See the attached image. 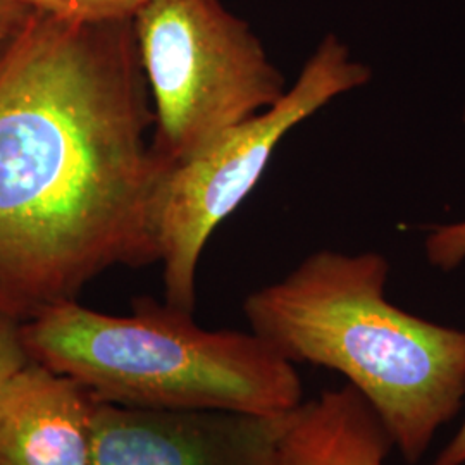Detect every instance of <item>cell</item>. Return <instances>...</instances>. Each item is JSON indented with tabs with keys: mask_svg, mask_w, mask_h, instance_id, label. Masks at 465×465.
<instances>
[{
	"mask_svg": "<svg viewBox=\"0 0 465 465\" xmlns=\"http://www.w3.org/2000/svg\"><path fill=\"white\" fill-rule=\"evenodd\" d=\"M134 19L35 11L0 55V317L26 322L117 266L159 262L173 166Z\"/></svg>",
	"mask_w": 465,
	"mask_h": 465,
	"instance_id": "cell-1",
	"label": "cell"
},
{
	"mask_svg": "<svg viewBox=\"0 0 465 465\" xmlns=\"http://www.w3.org/2000/svg\"><path fill=\"white\" fill-rule=\"evenodd\" d=\"M388 274L381 253L321 250L250 293L243 314L288 362L343 374L416 464L464 403L465 331L393 305Z\"/></svg>",
	"mask_w": 465,
	"mask_h": 465,
	"instance_id": "cell-2",
	"label": "cell"
},
{
	"mask_svg": "<svg viewBox=\"0 0 465 465\" xmlns=\"http://www.w3.org/2000/svg\"><path fill=\"white\" fill-rule=\"evenodd\" d=\"M132 307L111 316L59 303L19 324L23 347L99 403L280 417L303 401L295 364L255 332L203 330L193 312L150 297Z\"/></svg>",
	"mask_w": 465,
	"mask_h": 465,
	"instance_id": "cell-3",
	"label": "cell"
},
{
	"mask_svg": "<svg viewBox=\"0 0 465 465\" xmlns=\"http://www.w3.org/2000/svg\"><path fill=\"white\" fill-rule=\"evenodd\" d=\"M134 30L153 114L152 145L169 166L288 90L257 35L219 0H150L134 15Z\"/></svg>",
	"mask_w": 465,
	"mask_h": 465,
	"instance_id": "cell-4",
	"label": "cell"
},
{
	"mask_svg": "<svg viewBox=\"0 0 465 465\" xmlns=\"http://www.w3.org/2000/svg\"><path fill=\"white\" fill-rule=\"evenodd\" d=\"M371 78V67L355 61L336 35H326L297 82L274 105L173 167L159 214L166 303L193 312L202 252L217 226L259 183L282 136L336 97L366 86Z\"/></svg>",
	"mask_w": 465,
	"mask_h": 465,
	"instance_id": "cell-5",
	"label": "cell"
},
{
	"mask_svg": "<svg viewBox=\"0 0 465 465\" xmlns=\"http://www.w3.org/2000/svg\"><path fill=\"white\" fill-rule=\"evenodd\" d=\"M286 416L97 401L92 465H276Z\"/></svg>",
	"mask_w": 465,
	"mask_h": 465,
	"instance_id": "cell-6",
	"label": "cell"
},
{
	"mask_svg": "<svg viewBox=\"0 0 465 465\" xmlns=\"http://www.w3.org/2000/svg\"><path fill=\"white\" fill-rule=\"evenodd\" d=\"M97 401L28 361L0 382V465H92Z\"/></svg>",
	"mask_w": 465,
	"mask_h": 465,
	"instance_id": "cell-7",
	"label": "cell"
},
{
	"mask_svg": "<svg viewBox=\"0 0 465 465\" xmlns=\"http://www.w3.org/2000/svg\"><path fill=\"white\" fill-rule=\"evenodd\" d=\"M391 449L381 419L345 384L302 401L286 416L276 465H384Z\"/></svg>",
	"mask_w": 465,
	"mask_h": 465,
	"instance_id": "cell-8",
	"label": "cell"
},
{
	"mask_svg": "<svg viewBox=\"0 0 465 465\" xmlns=\"http://www.w3.org/2000/svg\"><path fill=\"white\" fill-rule=\"evenodd\" d=\"M17 4L50 16L73 21H119L134 19L150 0H15Z\"/></svg>",
	"mask_w": 465,
	"mask_h": 465,
	"instance_id": "cell-9",
	"label": "cell"
},
{
	"mask_svg": "<svg viewBox=\"0 0 465 465\" xmlns=\"http://www.w3.org/2000/svg\"><path fill=\"white\" fill-rule=\"evenodd\" d=\"M462 119L465 123V109ZM426 259L440 271H453L465 261V221L436 226L424 242Z\"/></svg>",
	"mask_w": 465,
	"mask_h": 465,
	"instance_id": "cell-10",
	"label": "cell"
},
{
	"mask_svg": "<svg viewBox=\"0 0 465 465\" xmlns=\"http://www.w3.org/2000/svg\"><path fill=\"white\" fill-rule=\"evenodd\" d=\"M19 324L13 319L0 317V382L30 361L21 341Z\"/></svg>",
	"mask_w": 465,
	"mask_h": 465,
	"instance_id": "cell-11",
	"label": "cell"
},
{
	"mask_svg": "<svg viewBox=\"0 0 465 465\" xmlns=\"http://www.w3.org/2000/svg\"><path fill=\"white\" fill-rule=\"evenodd\" d=\"M34 13L15 0H0V55L16 40Z\"/></svg>",
	"mask_w": 465,
	"mask_h": 465,
	"instance_id": "cell-12",
	"label": "cell"
},
{
	"mask_svg": "<svg viewBox=\"0 0 465 465\" xmlns=\"http://www.w3.org/2000/svg\"><path fill=\"white\" fill-rule=\"evenodd\" d=\"M432 465H465V417L459 431L455 432L447 447L440 451Z\"/></svg>",
	"mask_w": 465,
	"mask_h": 465,
	"instance_id": "cell-13",
	"label": "cell"
}]
</instances>
